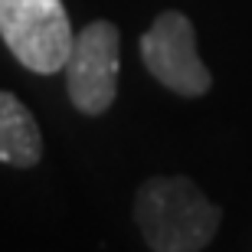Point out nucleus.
Here are the masks:
<instances>
[{
  "label": "nucleus",
  "mask_w": 252,
  "mask_h": 252,
  "mask_svg": "<svg viewBox=\"0 0 252 252\" xmlns=\"http://www.w3.org/2000/svg\"><path fill=\"white\" fill-rule=\"evenodd\" d=\"M220 206L190 177H151L134 196V220L154 252H200L220 229Z\"/></svg>",
  "instance_id": "f257e3e1"
},
{
  "label": "nucleus",
  "mask_w": 252,
  "mask_h": 252,
  "mask_svg": "<svg viewBox=\"0 0 252 252\" xmlns=\"http://www.w3.org/2000/svg\"><path fill=\"white\" fill-rule=\"evenodd\" d=\"M0 36L27 69L53 75L65 69L75 33L63 0H0Z\"/></svg>",
  "instance_id": "f03ea898"
},
{
  "label": "nucleus",
  "mask_w": 252,
  "mask_h": 252,
  "mask_svg": "<svg viewBox=\"0 0 252 252\" xmlns=\"http://www.w3.org/2000/svg\"><path fill=\"white\" fill-rule=\"evenodd\" d=\"M118 65H122V33L108 20H95L72 39L65 59V89L69 102L82 115H105L118 95Z\"/></svg>",
  "instance_id": "7ed1b4c3"
},
{
  "label": "nucleus",
  "mask_w": 252,
  "mask_h": 252,
  "mask_svg": "<svg viewBox=\"0 0 252 252\" xmlns=\"http://www.w3.org/2000/svg\"><path fill=\"white\" fill-rule=\"evenodd\" d=\"M141 59L164 89L177 95H206L213 75L196 53V30L184 13L164 10L141 36Z\"/></svg>",
  "instance_id": "20e7f679"
},
{
  "label": "nucleus",
  "mask_w": 252,
  "mask_h": 252,
  "mask_svg": "<svg viewBox=\"0 0 252 252\" xmlns=\"http://www.w3.org/2000/svg\"><path fill=\"white\" fill-rule=\"evenodd\" d=\"M43 158V134L36 118L13 92H0V164L36 167Z\"/></svg>",
  "instance_id": "39448f33"
}]
</instances>
